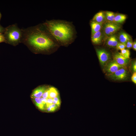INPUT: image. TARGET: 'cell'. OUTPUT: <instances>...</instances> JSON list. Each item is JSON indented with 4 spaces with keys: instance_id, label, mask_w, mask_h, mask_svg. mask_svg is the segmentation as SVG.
I'll list each match as a JSON object with an SVG mask.
<instances>
[{
    "instance_id": "obj_6",
    "label": "cell",
    "mask_w": 136,
    "mask_h": 136,
    "mask_svg": "<svg viewBox=\"0 0 136 136\" xmlns=\"http://www.w3.org/2000/svg\"><path fill=\"white\" fill-rule=\"evenodd\" d=\"M122 68L124 67L119 64L113 60L106 65L104 70L105 72L109 75L114 73Z\"/></svg>"
},
{
    "instance_id": "obj_4",
    "label": "cell",
    "mask_w": 136,
    "mask_h": 136,
    "mask_svg": "<svg viewBox=\"0 0 136 136\" xmlns=\"http://www.w3.org/2000/svg\"><path fill=\"white\" fill-rule=\"evenodd\" d=\"M121 27L119 24L114 22H107L104 25L103 30L106 35L110 36L119 30Z\"/></svg>"
},
{
    "instance_id": "obj_16",
    "label": "cell",
    "mask_w": 136,
    "mask_h": 136,
    "mask_svg": "<svg viewBox=\"0 0 136 136\" xmlns=\"http://www.w3.org/2000/svg\"><path fill=\"white\" fill-rule=\"evenodd\" d=\"M126 17L125 15L123 14H119L116 15L114 22L118 24L122 23L125 20Z\"/></svg>"
},
{
    "instance_id": "obj_9",
    "label": "cell",
    "mask_w": 136,
    "mask_h": 136,
    "mask_svg": "<svg viewBox=\"0 0 136 136\" xmlns=\"http://www.w3.org/2000/svg\"><path fill=\"white\" fill-rule=\"evenodd\" d=\"M45 86H40L35 89L32 92L31 95V98H40L48 88Z\"/></svg>"
},
{
    "instance_id": "obj_31",
    "label": "cell",
    "mask_w": 136,
    "mask_h": 136,
    "mask_svg": "<svg viewBox=\"0 0 136 136\" xmlns=\"http://www.w3.org/2000/svg\"><path fill=\"white\" fill-rule=\"evenodd\" d=\"M132 47L134 50H136V42L135 41H134L133 43Z\"/></svg>"
},
{
    "instance_id": "obj_19",
    "label": "cell",
    "mask_w": 136,
    "mask_h": 136,
    "mask_svg": "<svg viewBox=\"0 0 136 136\" xmlns=\"http://www.w3.org/2000/svg\"><path fill=\"white\" fill-rule=\"evenodd\" d=\"M58 106L57 105L53 104L48 107L46 109L47 112H53L56 110Z\"/></svg>"
},
{
    "instance_id": "obj_15",
    "label": "cell",
    "mask_w": 136,
    "mask_h": 136,
    "mask_svg": "<svg viewBox=\"0 0 136 136\" xmlns=\"http://www.w3.org/2000/svg\"><path fill=\"white\" fill-rule=\"evenodd\" d=\"M119 39L121 43L126 44L127 42L130 40V37L128 34L123 32L120 33Z\"/></svg>"
},
{
    "instance_id": "obj_8",
    "label": "cell",
    "mask_w": 136,
    "mask_h": 136,
    "mask_svg": "<svg viewBox=\"0 0 136 136\" xmlns=\"http://www.w3.org/2000/svg\"><path fill=\"white\" fill-rule=\"evenodd\" d=\"M114 60L119 64L124 67L127 65L128 62V59L121 55L119 53H117L113 56Z\"/></svg>"
},
{
    "instance_id": "obj_14",
    "label": "cell",
    "mask_w": 136,
    "mask_h": 136,
    "mask_svg": "<svg viewBox=\"0 0 136 136\" xmlns=\"http://www.w3.org/2000/svg\"><path fill=\"white\" fill-rule=\"evenodd\" d=\"M33 99L34 103L38 109L42 111L45 110L46 106L42 103L41 97L36 98Z\"/></svg>"
},
{
    "instance_id": "obj_18",
    "label": "cell",
    "mask_w": 136,
    "mask_h": 136,
    "mask_svg": "<svg viewBox=\"0 0 136 136\" xmlns=\"http://www.w3.org/2000/svg\"><path fill=\"white\" fill-rule=\"evenodd\" d=\"M105 18L108 22H114V19L116 16L114 13L111 11H106L105 13Z\"/></svg>"
},
{
    "instance_id": "obj_23",
    "label": "cell",
    "mask_w": 136,
    "mask_h": 136,
    "mask_svg": "<svg viewBox=\"0 0 136 136\" xmlns=\"http://www.w3.org/2000/svg\"><path fill=\"white\" fill-rule=\"evenodd\" d=\"M133 43L131 40L128 41L126 44V47L128 49H130L132 47Z\"/></svg>"
},
{
    "instance_id": "obj_17",
    "label": "cell",
    "mask_w": 136,
    "mask_h": 136,
    "mask_svg": "<svg viewBox=\"0 0 136 136\" xmlns=\"http://www.w3.org/2000/svg\"><path fill=\"white\" fill-rule=\"evenodd\" d=\"M58 95V91L55 88L53 87L49 88L48 98L53 99Z\"/></svg>"
},
{
    "instance_id": "obj_27",
    "label": "cell",
    "mask_w": 136,
    "mask_h": 136,
    "mask_svg": "<svg viewBox=\"0 0 136 136\" xmlns=\"http://www.w3.org/2000/svg\"><path fill=\"white\" fill-rule=\"evenodd\" d=\"M5 42V40L4 33L0 34V43Z\"/></svg>"
},
{
    "instance_id": "obj_2",
    "label": "cell",
    "mask_w": 136,
    "mask_h": 136,
    "mask_svg": "<svg viewBox=\"0 0 136 136\" xmlns=\"http://www.w3.org/2000/svg\"><path fill=\"white\" fill-rule=\"evenodd\" d=\"M43 23L59 45H68L76 38V30L72 22L53 19Z\"/></svg>"
},
{
    "instance_id": "obj_3",
    "label": "cell",
    "mask_w": 136,
    "mask_h": 136,
    "mask_svg": "<svg viewBox=\"0 0 136 136\" xmlns=\"http://www.w3.org/2000/svg\"><path fill=\"white\" fill-rule=\"evenodd\" d=\"M4 34L6 43L16 45L21 42L22 30L16 24H13L5 27Z\"/></svg>"
},
{
    "instance_id": "obj_5",
    "label": "cell",
    "mask_w": 136,
    "mask_h": 136,
    "mask_svg": "<svg viewBox=\"0 0 136 136\" xmlns=\"http://www.w3.org/2000/svg\"><path fill=\"white\" fill-rule=\"evenodd\" d=\"M96 51L100 64L102 65H105L110 59V54L103 49H96Z\"/></svg>"
},
{
    "instance_id": "obj_10",
    "label": "cell",
    "mask_w": 136,
    "mask_h": 136,
    "mask_svg": "<svg viewBox=\"0 0 136 136\" xmlns=\"http://www.w3.org/2000/svg\"><path fill=\"white\" fill-rule=\"evenodd\" d=\"M102 38V33L100 30L92 35L91 40L92 42L95 44L101 43Z\"/></svg>"
},
{
    "instance_id": "obj_29",
    "label": "cell",
    "mask_w": 136,
    "mask_h": 136,
    "mask_svg": "<svg viewBox=\"0 0 136 136\" xmlns=\"http://www.w3.org/2000/svg\"><path fill=\"white\" fill-rule=\"evenodd\" d=\"M5 30V28L3 27L0 24V34L4 33Z\"/></svg>"
},
{
    "instance_id": "obj_11",
    "label": "cell",
    "mask_w": 136,
    "mask_h": 136,
    "mask_svg": "<svg viewBox=\"0 0 136 136\" xmlns=\"http://www.w3.org/2000/svg\"><path fill=\"white\" fill-rule=\"evenodd\" d=\"M102 24L103 23H99L93 21H92L90 23L92 35L100 31Z\"/></svg>"
},
{
    "instance_id": "obj_1",
    "label": "cell",
    "mask_w": 136,
    "mask_h": 136,
    "mask_svg": "<svg viewBox=\"0 0 136 136\" xmlns=\"http://www.w3.org/2000/svg\"><path fill=\"white\" fill-rule=\"evenodd\" d=\"M22 30L21 42L28 45L36 52H48L59 45L43 23Z\"/></svg>"
},
{
    "instance_id": "obj_28",
    "label": "cell",
    "mask_w": 136,
    "mask_h": 136,
    "mask_svg": "<svg viewBox=\"0 0 136 136\" xmlns=\"http://www.w3.org/2000/svg\"><path fill=\"white\" fill-rule=\"evenodd\" d=\"M132 70L134 72L136 71V62L135 61L132 64Z\"/></svg>"
},
{
    "instance_id": "obj_24",
    "label": "cell",
    "mask_w": 136,
    "mask_h": 136,
    "mask_svg": "<svg viewBox=\"0 0 136 136\" xmlns=\"http://www.w3.org/2000/svg\"><path fill=\"white\" fill-rule=\"evenodd\" d=\"M53 99L49 98H47V103L46 105V109L49 106L52 104H53Z\"/></svg>"
},
{
    "instance_id": "obj_7",
    "label": "cell",
    "mask_w": 136,
    "mask_h": 136,
    "mask_svg": "<svg viewBox=\"0 0 136 136\" xmlns=\"http://www.w3.org/2000/svg\"><path fill=\"white\" fill-rule=\"evenodd\" d=\"M127 72L124 68H121L114 73L109 75V77L112 79L115 80H123L126 77Z\"/></svg>"
},
{
    "instance_id": "obj_22",
    "label": "cell",
    "mask_w": 136,
    "mask_h": 136,
    "mask_svg": "<svg viewBox=\"0 0 136 136\" xmlns=\"http://www.w3.org/2000/svg\"><path fill=\"white\" fill-rule=\"evenodd\" d=\"M116 47L117 50H121L125 49L126 47V44L121 43H118Z\"/></svg>"
},
{
    "instance_id": "obj_13",
    "label": "cell",
    "mask_w": 136,
    "mask_h": 136,
    "mask_svg": "<svg viewBox=\"0 0 136 136\" xmlns=\"http://www.w3.org/2000/svg\"><path fill=\"white\" fill-rule=\"evenodd\" d=\"M118 43L116 37L113 35L110 36L108 39L107 44L109 46L114 47H116Z\"/></svg>"
},
{
    "instance_id": "obj_21",
    "label": "cell",
    "mask_w": 136,
    "mask_h": 136,
    "mask_svg": "<svg viewBox=\"0 0 136 136\" xmlns=\"http://www.w3.org/2000/svg\"><path fill=\"white\" fill-rule=\"evenodd\" d=\"M53 104H55L59 107L60 105V100L59 95L53 98Z\"/></svg>"
},
{
    "instance_id": "obj_20",
    "label": "cell",
    "mask_w": 136,
    "mask_h": 136,
    "mask_svg": "<svg viewBox=\"0 0 136 136\" xmlns=\"http://www.w3.org/2000/svg\"><path fill=\"white\" fill-rule=\"evenodd\" d=\"M120 53L124 57L128 59L129 58L130 53L129 50L127 49H124L121 50Z\"/></svg>"
},
{
    "instance_id": "obj_26",
    "label": "cell",
    "mask_w": 136,
    "mask_h": 136,
    "mask_svg": "<svg viewBox=\"0 0 136 136\" xmlns=\"http://www.w3.org/2000/svg\"><path fill=\"white\" fill-rule=\"evenodd\" d=\"M131 80L135 84H136V73L134 72L133 74L131 77Z\"/></svg>"
},
{
    "instance_id": "obj_25",
    "label": "cell",
    "mask_w": 136,
    "mask_h": 136,
    "mask_svg": "<svg viewBox=\"0 0 136 136\" xmlns=\"http://www.w3.org/2000/svg\"><path fill=\"white\" fill-rule=\"evenodd\" d=\"M49 88H48L43 94L42 97L47 99L48 98Z\"/></svg>"
},
{
    "instance_id": "obj_30",
    "label": "cell",
    "mask_w": 136,
    "mask_h": 136,
    "mask_svg": "<svg viewBox=\"0 0 136 136\" xmlns=\"http://www.w3.org/2000/svg\"><path fill=\"white\" fill-rule=\"evenodd\" d=\"M41 98L42 103L45 105L46 107V105L47 101V99L44 98L42 97H41Z\"/></svg>"
},
{
    "instance_id": "obj_12",
    "label": "cell",
    "mask_w": 136,
    "mask_h": 136,
    "mask_svg": "<svg viewBox=\"0 0 136 136\" xmlns=\"http://www.w3.org/2000/svg\"><path fill=\"white\" fill-rule=\"evenodd\" d=\"M105 18V15L104 13L103 12L100 11L95 15L92 20L99 23H103Z\"/></svg>"
},
{
    "instance_id": "obj_32",
    "label": "cell",
    "mask_w": 136,
    "mask_h": 136,
    "mask_svg": "<svg viewBox=\"0 0 136 136\" xmlns=\"http://www.w3.org/2000/svg\"><path fill=\"white\" fill-rule=\"evenodd\" d=\"M1 17H2V14L1 12H0V21L1 20Z\"/></svg>"
}]
</instances>
